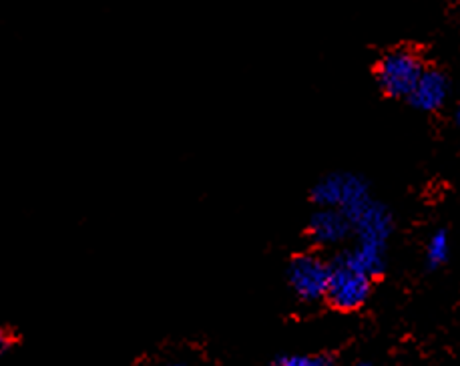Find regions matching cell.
<instances>
[{
  "instance_id": "cell-1",
  "label": "cell",
  "mask_w": 460,
  "mask_h": 366,
  "mask_svg": "<svg viewBox=\"0 0 460 366\" xmlns=\"http://www.w3.org/2000/svg\"><path fill=\"white\" fill-rule=\"evenodd\" d=\"M312 202L317 207H340L348 218L370 202V187L354 173H330L312 187Z\"/></svg>"
},
{
  "instance_id": "cell-2",
  "label": "cell",
  "mask_w": 460,
  "mask_h": 366,
  "mask_svg": "<svg viewBox=\"0 0 460 366\" xmlns=\"http://www.w3.org/2000/svg\"><path fill=\"white\" fill-rule=\"evenodd\" d=\"M372 290V276L340 254L332 264L330 284H328V302L342 312H352L362 306Z\"/></svg>"
},
{
  "instance_id": "cell-3",
  "label": "cell",
  "mask_w": 460,
  "mask_h": 366,
  "mask_svg": "<svg viewBox=\"0 0 460 366\" xmlns=\"http://www.w3.org/2000/svg\"><path fill=\"white\" fill-rule=\"evenodd\" d=\"M424 65L421 57L408 51V48H396L386 53L376 66V81L388 97H406L412 93L418 79L422 77Z\"/></svg>"
},
{
  "instance_id": "cell-4",
  "label": "cell",
  "mask_w": 460,
  "mask_h": 366,
  "mask_svg": "<svg viewBox=\"0 0 460 366\" xmlns=\"http://www.w3.org/2000/svg\"><path fill=\"white\" fill-rule=\"evenodd\" d=\"M330 270L316 254H298L288 264V284L302 302H317L328 294Z\"/></svg>"
},
{
  "instance_id": "cell-5",
  "label": "cell",
  "mask_w": 460,
  "mask_h": 366,
  "mask_svg": "<svg viewBox=\"0 0 460 366\" xmlns=\"http://www.w3.org/2000/svg\"><path fill=\"white\" fill-rule=\"evenodd\" d=\"M354 226L340 207H317L308 222V236L317 246L342 244Z\"/></svg>"
},
{
  "instance_id": "cell-6",
  "label": "cell",
  "mask_w": 460,
  "mask_h": 366,
  "mask_svg": "<svg viewBox=\"0 0 460 366\" xmlns=\"http://www.w3.org/2000/svg\"><path fill=\"white\" fill-rule=\"evenodd\" d=\"M448 97V79L437 69H424L422 77L418 79L412 93L408 95L410 105L418 111L432 113L438 111L447 103Z\"/></svg>"
},
{
  "instance_id": "cell-7",
  "label": "cell",
  "mask_w": 460,
  "mask_h": 366,
  "mask_svg": "<svg viewBox=\"0 0 460 366\" xmlns=\"http://www.w3.org/2000/svg\"><path fill=\"white\" fill-rule=\"evenodd\" d=\"M448 252H450L448 236L447 231L440 230L429 240V248H426V262H429L430 268H438V266H442L448 260Z\"/></svg>"
},
{
  "instance_id": "cell-8",
  "label": "cell",
  "mask_w": 460,
  "mask_h": 366,
  "mask_svg": "<svg viewBox=\"0 0 460 366\" xmlns=\"http://www.w3.org/2000/svg\"><path fill=\"white\" fill-rule=\"evenodd\" d=\"M332 362L334 359L328 354H282L273 359L278 366H325Z\"/></svg>"
},
{
  "instance_id": "cell-9",
  "label": "cell",
  "mask_w": 460,
  "mask_h": 366,
  "mask_svg": "<svg viewBox=\"0 0 460 366\" xmlns=\"http://www.w3.org/2000/svg\"><path fill=\"white\" fill-rule=\"evenodd\" d=\"M456 121H458V125H460V105H458V111H456Z\"/></svg>"
}]
</instances>
